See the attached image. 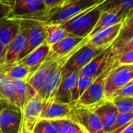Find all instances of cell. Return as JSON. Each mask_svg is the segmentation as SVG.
<instances>
[{
  "instance_id": "603a6c76",
  "label": "cell",
  "mask_w": 133,
  "mask_h": 133,
  "mask_svg": "<svg viewBox=\"0 0 133 133\" xmlns=\"http://www.w3.org/2000/svg\"><path fill=\"white\" fill-rule=\"evenodd\" d=\"M99 7L104 12H114L125 19L133 11V0H105Z\"/></svg>"
},
{
  "instance_id": "60d3db41",
  "label": "cell",
  "mask_w": 133,
  "mask_h": 133,
  "mask_svg": "<svg viewBox=\"0 0 133 133\" xmlns=\"http://www.w3.org/2000/svg\"><path fill=\"white\" fill-rule=\"evenodd\" d=\"M0 133H2V132H1V131H0Z\"/></svg>"
},
{
  "instance_id": "e0dca14e",
  "label": "cell",
  "mask_w": 133,
  "mask_h": 133,
  "mask_svg": "<svg viewBox=\"0 0 133 133\" xmlns=\"http://www.w3.org/2000/svg\"><path fill=\"white\" fill-rule=\"evenodd\" d=\"M72 104H62L56 101L43 106L40 119H47L50 121L69 118L73 109Z\"/></svg>"
},
{
  "instance_id": "44dd1931",
  "label": "cell",
  "mask_w": 133,
  "mask_h": 133,
  "mask_svg": "<svg viewBox=\"0 0 133 133\" xmlns=\"http://www.w3.org/2000/svg\"><path fill=\"white\" fill-rule=\"evenodd\" d=\"M12 83L15 87L16 107L22 111L26 104L38 93L26 81L12 80Z\"/></svg>"
},
{
  "instance_id": "ffe728a7",
  "label": "cell",
  "mask_w": 133,
  "mask_h": 133,
  "mask_svg": "<svg viewBox=\"0 0 133 133\" xmlns=\"http://www.w3.org/2000/svg\"><path fill=\"white\" fill-rule=\"evenodd\" d=\"M89 37L83 38L72 34H69L67 37H65L58 43L51 46V51L55 55L58 57L66 55L73 50H75L76 48H78Z\"/></svg>"
},
{
  "instance_id": "4dcf8cb0",
  "label": "cell",
  "mask_w": 133,
  "mask_h": 133,
  "mask_svg": "<svg viewBox=\"0 0 133 133\" xmlns=\"http://www.w3.org/2000/svg\"><path fill=\"white\" fill-rule=\"evenodd\" d=\"M32 133H59L50 120L39 119Z\"/></svg>"
},
{
  "instance_id": "d6a6232c",
  "label": "cell",
  "mask_w": 133,
  "mask_h": 133,
  "mask_svg": "<svg viewBox=\"0 0 133 133\" xmlns=\"http://www.w3.org/2000/svg\"><path fill=\"white\" fill-rule=\"evenodd\" d=\"M69 1L71 0H43L46 7L51 12L63 6Z\"/></svg>"
},
{
  "instance_id": "7a4b0ae2",
  "label": "cell",
  "mask_w": 133,
  "mask_h": 133,
  "mask_svg": "<svg viewBox=\"0 0 133 133\" xmlns=\"http://www.w3.org/2000/svg\"><path fill=\"white\" fill-rule=\"evenodd\" d=\"M101 12L99 5L95 6L59 25L69 34L85 38L89 37L94 29Z\"/></svg>"
},
{
  "instance_id": "ab89813d",
  "label": "cell",
  "mask_w": 133,
  "mask_h": 133,
  "mask_svg": "<svg viewBox=\"0 0 133 133\" xmlns=\"http://www.w3.org/2000/svg\"><path fill=\"white\" fill-rule=\"evenodd\" d=\"M131 124H132V125H133V122H132V123H131Z\"/></svg>"
},
{
  "instance_id": "ba28073f",
  "label": "cell",
  "mask_w": 133,
  "mask_h": 133,
  "mask_svg": "<svg viewBox=\"0 0 133 133\" xmlns=\"http://www.w3.org/2000/svg\"><path fill=\"white\" fill-rule=\"evenodd\" d=\"M104 50V49L90 47L87 44L83 45L74 55H72L64 65L62 68V78L66 77L74 72L80 71Z\"/></svg>"
},
{
  "instance_id": "2e32d148",
  "label": "cell",
  "mask_w": 133,
  "mask_h": 133,
  "mask_svg": "<svg viewBox=\"0 0 133 133\" xmlns=\"http://www.w3.org/2000/svg\"><path fill=\"white\" fill-rule=\"evenodd\" d=\"M121 27L122 23L104 29L89 37L87 44L95 48L106 49L111 46L115 39L118 37Z\"/></svg>"
},
{
  "instance_id": "8d00e7d4",
  "label": "cell",
  "mask_w": 133,
  "mask_h": 133,
  "mask_svg": "<svg viewBox=\"0 0 133 133\" xmlns=\"http://www.w3.org/2000/svg\"><path fill=\"white\" fill-rule=\"evenodd\" d=\"M120 133H133V125H129L126 126Z\"/></svg>"
},
{
  "instance_id": "277c9868",
  "label": "cell",
  "mask_w": 133,
  "mask_h": 133,
  "mask_svg": "<svg viewBox=\"0 0 133 133\" xmlns=\"http://www.w3.org/2000/svg\"><path fill=\"white\" fill-rule=\"evenodd\" d=\"M118 65V60L111 65L106 70L95 78L83 96L74 104L77 108H92L103 102L105 99V83L111 70Z\"/></svg>"
},
{
  "instance_id": "f1b7e54d",
  "label": "cell",
  "mask_w": 133,
  "mask_h": 133,
  "mask_svg": "<svg viewBox=\"0 0 133 133\" xmlns=\"http://www.w3.org/2000/svg\"><path fill=\"white\" fill-rule=\"evenodd\" d=\"M96 77L87 76H79L72 94V104H75L78 100L83 96L86 92L90 84L94 82Z\"/></svg>"
},
{
  "instance_id": "74e56055",
  "label": "cell",
  "mask_w": 133,
  "mask_h": 133,
  "mask_svg": "<svg viewBox=\"0 0 133 133\" xmlns=\"http://www.w3.org/2000/svg\"><path fill=\"white\" fill-rule=\"evenodd\" d=\"M133 83V79L131 81V82H130V83Z\"/></svg>"
},
{
  "instance_id": "4316f807",
  "label": "cell",
  "mask_w": 133,
  "mask_h": 133,
  "mask_svg": "<svg viewBox=\"0 0 133 133\" xmlns=\"http://www.w3.org/2000/svg\"><path fill=\"white\" fill-rule=\"evenodd\" d=\"M59 133H88L81 125L71 118L51 121Z\"/></svg>"
},
{
  "instance_id": "8fae6325",
  "label": "cell",
  "mask_w": 133,
  "mask_h": 133,
  "mask_svg": "<svg viewBox=\"0 0 133 133\" xmlns=\"http://www.w3.org/2000/svg\"><path fill=\"white\" fill-rule=\"evenodd\" d=\"M117 61L111 52V46L104 49L79 71V76L97 77Z\"/></svg>"
},
{
  "instance_id": "d6986e66",
  "label": "cell",
  "mask_w": 133,
  "mask_h": 133,
  "mask_svg": "<svg viewBox=\"0 0 133 133\" xmlns=\"http://www.w3.org/2000/svg\"><path fill=\"white\" fill-rule=\"evenodd\" d=\"M79 77V71L62 78L55 95V101L62 104H72V94L73 88Z\"/></svg>"
},
{
  "instance_id": "4fadbf2b",
  "label": "cell",
  "mask_w": 133,
  "mask_h": 133,
  "mask_svg": "<svg viewBox=\"0 0 133 133\" xmlns=\"http://www.w3.org/2000/svg\"><path fill=\"white\" fill-rule=\"evenodd\" d=\"M26 41H27V30L20 23V30L19 31V33L16 34V36L13 38V40L11 41V43L6 48L5 58L0 66L11 65L16 62L18 61V58L19 55L26 47Z\"/></svg>"
},
{
  "instance_id": "7402d4cb",
  "label": "cell",
  "mask_w": 133,
  "mask_h": 133,
  "mask_svg": "<svg viewBox=\"0 0 133 133\" xmlns=\"http://www.w3.org/2000/svg\"><path fill=\"white\" fill-rule=\"evenodd\" d=\"M20 30V23L9 18L0 20V45L6 50L11 41Z\"/></svg>"
},
{
  "instance_id": "d4e9b609",
  "label": "cell",
  "mask_w": 133,
  "mask_h": 133,
  "mask_svg": "<svg viewBox=\"0 0 133 133\" xmlns=\"http://www.w3.org/2000/svg\"><path fill=\"white\" fill-rule=\"evenodd\" d=\"M0 104L17 108L12 80L7 78H0Z\"/></svg>"
},
{
  "instance_id": "52a82bcc",
  "label": "cell",
  "mask_w": 133,
  "mask_h": 133,
  "mask_svg": "<svg viewBox=\"0 0 133 133\" xmlns=\"http://www.w3.org/2000/svg\"><path fill=\"white\" fill-rule=\"evenodd\" d=\"M18 21V20H17ZM27 30L26 44L18 58V61L23 59L32 51L46 42V23L34 21H19ZM17 61V62H18Z\"/></svg>"
},
{
  "instance_id": "7c38bea8",
  "label": "cell",
  "mask_w": 133,
  "mask_h": 133,
  "mask_svg": "<svg viewBox=\"0 0 133 133\" xmlns=\"http://www.w3.org/2000/svg\"><path fill=\"white\" fill-rule=\"evenodd\" d=\"M22 111L15 107L5 105L0 109V131L2 133H19Z\"/></svg>"
},
{
  "instance_id": "30bf717a",
  "label": "cell",
  "mask_w": 133,
  "mask_h": 133,
  "mask_svg": "<svg viewBox=\"0 0 133 133\" xmlns=\"http://www.w3.org/2000/svg\"><path fill=\"white\" fill-rule=\"evenodd\" d=\"M43 109L42 101L38 96L30 99L22 111V120L19 133H32L40 119Z\"/></svg>"
},
{
  "instance_id": "ac0fdd59",
  "label": "cell",
  "mask_w": 133,
  "mask_h": 133,
  "mask_svg": "<svg viewBox=\"0 0 133 133\" xmlns=\"http://www.w3.org/2000/svg\"><path fill=\"white\" fill-rule=\"evenodd\" d=\"M51 51V46L44 42L41 46L32 51L18 62L28 66L34 73L46 60Z\"/></svg>"
},
{
  "instance_id": "1f68e13d",
  "label": "cell",
  "mask_w": 133,
  "mask_h": 133,
  "mask_svg": "<svg viewBox=\"0 0 133 133\" xmlns=\"http://www.w3.org/2000/svg\"><path fill=\"white\" fill-rule=\"evenodd\" d=\"M12 5L13 2L9 0H0V20L9 17Z\"/></svg>"
},
{
  "instance_id": "e575fe53",
  "label": "cell",
  "mask_w": 133,
  "mask_h": 133,
  "mask_svg": "<svg viewBox=\"0 0 133 133\" xmlns=\"http://www.w3.org/2000/svg\"><path fill=\"white\" fill-rule=\"evenodd\" d=\"M118 65H133V50L129 51L117 58Z\"/></svg>"
},
{
  "instance_id": "484cf974",
  "label": "cell",
  "mask_w": 133,
  "mask_h": 133,
  "mask_svg": "<svg viewBox=\"0 0 133 133\" xmlns=\"http://www.w3.org/2000/svg\"><path fill=\"white\" fill-rule=\"evenodd\" d=\"M123 20H124V19L116 12L102 11L100 19H99L98 22L97 23L94 29L90 34L89 37L94 36L97 33H98L104 29H107L110 26L115 25V24L122 23Z\"/></svg>"
},
{
  "instance_id": "9a60e30c",
  "label": "cell",
  "mask_w": 133,
  "mask_h": 133,
  "mask_svg": "<svg viewBox=\"0 0 133 133\" xmlns=\"http://www.w3.org/2000/svg\"><path fill=\"white\" fill-rule=\"evenodd\" d=\"M64 65L59 66L47 79L42 88L38 92L43 106H46L55 101V95L60 83L62 80V68Z\"/></svg>"
},
{
  "instance_id": "5bb4252c",
  "label": "cell",
  "mask_w": 133,
  "mask_h": 133,
  "mask_svg": "<svg viewBox=\"0 0 133 133\" xmlns=\"http://www.w3.org/2000/svg\"><path fill=\"white\" fill-rule=\"evenodd\" d=\"M101 121L105 133H109L117 119L118 110L111 100H104L98 105L92 108Z\"/></svg>"
},
{
  "instance_id": "9c48e42d",
  "label": "cell",
  "mask_w": 133,
  "mask_h": 133,
  "mask_svg": "<svg viewBox=\"0 0 133 133\" xmlns=\"http://www.w3.org/2000/svg\"><path fill=\"white\" fill-rule=\"evenodd\" d=\"M69 118L76 122L88 133H105L101 119L92 108L73 106Z\"/></svg>"
},
{
  "instance_id": "6da1fadb",
  "label": "cell",
  "mask_w": 133,
  "mask_h": 133,
  "mask_svg": "<svg viewBox=\"0 0 133 133\" xmlns=\"http://www.w3.org/2000/svg\"><path fill=\"white\" fill-rule=\"evenodd\" d=\"M51 12L43 0H14L9 19L46 23Z\"/></svg>"
},
{
  "instance_id": "d590c367",
  "label": "cell",
  "mask_w": 133,
  "mask_h": 133,
  "mask_svg": "<svg viewBox=\"0 0 133 133\" xmlns=\"http://www.w3.org/2000/svg\"><path fill=\"white\" fill-rule=\"evenodd\" d=\"M131 50H133V37L131 38L124 46H122V48H118V50H116L115 51H111V52H112V54H113V55L115 57L118 58V56L122 55V54H124V53H125V52H127L129 51H131Z\"/></svg>"
},
{
  "instance_id": "836d02e7",
  "label": "cell",
  "mask_w": 133,
  "mask_h": 133,
  "mask_svg": "<svg viewBox=\"0 0 133 133\" xmlns=\"http://www.w3.org/2000/svg\"><path fill=\"white\" fill-rule=\"evenodd\" d=\"M116 97H133V83H129L128 85L118 90L115 93L111 99Z\"/></svg>"
},
{
  "instance_id": "f546056e",
  "label": "cell",
  "mask_w": 133,
  "mask_h": 133,
  "mask_svg": "<svg viewBox=\"0 0 133 133\" xmlns=\"http://www.w3.org/2000/svg\"><path fill=\"white\" fill-rule=\"evenodd\" d=\"M111 101L119 112L133 113V97H116Z\"/></svg>"
},
{
  "instance_id": "f35d334b",
  "label": "cell",
  "mask_w": 133,
  "mask_h": 133,
  "mask_svg": "<svg viewBox=\"0 0 133 133\" xmlns=\"http://www.w3.org/2000/svg\"><path fill=\"white\" fill-rule=\"evenodd\" d=\"M9 1H11V2H14V0H9Z\"/></svg>"
},
{
  "instance_id": "83f0119b",
  "label": "cell",
  "mask_w": 133,
  "mask_h": 133,
  "mask_svg": "<svg viewBox=\"0 0 133 133\" xmlns=\"http://www.w3.org/2000/svg\"><path fill=\"white\" fill-rule=\"evenodd\" d=\"M46 43L50 46L58 43L69 34L66 32L59 24H47L46 23Z\"/></svg>"
},
{
  "instance_id": "8992f818",
  "label": "cell",
  "mask_w": 133,
  "mask_h": 133,
  "mask_svg": "<svg viewBox=\"0 0 133 133\" xmlns=\"http://www.w3.org/2000/svg\"><path fill=\"white\" fill-rule=\"evenodd\" d=\"M133 79V65H118L108 76L105 83V99L111 100L121 88Z\"/></svg>"
},
{
  "instance_id": "5b68a950",
  "label": "cell",
  "mask_w": 133,
  "mask_h": 133,
  "mask_svg": "<svg viewBox=\"0 0 133 133\" xmlns=\"http://www.w3.org/2000/svg\"><path fill=\"white\" fill-rule=\"evenodd\" d=\"M105 0H71L63 6L51 12L47 24H62L79 13L100 5Z\"/></svg>"
},
{
  "instance_id": "3957f363",
  "label": "cell",
  "mask_w": 133,
  "mask_h": 133,
  "mask_svg": "<svg viewBox=\"0 0 133 133\" xmlns=\"http://www.w3.org/2000/svg\"><path fill=\"white\" fill-rule=\"evenodd\" d=\"M89 39V38H88ZM88 39L84 41L82 44H80L75 50L71 51L66 55L58 57L55 55L51 51H50L46 60L42 63V65L32 74L27 83L38 93L40 90L42 88L47 79L50 77V76L61 65H64L66 62L69 59V58L74 55L80 48L85 45L88 41Z\"/></svg>"
},
{
  "instance_id": "cb8c5ba5",
  "label": "cell",
  "mask_w": 133,
  "mask_h": 133,
  "mask_svg": "<svg viewBox=\"0 0 133 133\" xmlns=\"http://www.w3.org/2000/svg\"><path fill=\"white\" fill-rule=\"evenodd\" d=\"M133 37V11L122 22V27L118 37L111 45V51H115L124 46Z\"/></svg>"
}]
</instances>
